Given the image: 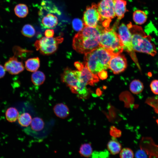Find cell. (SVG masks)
<instances>
[{
    "mask_svg": "<svg viewBox=\"0 0 158 158\" xmlns=\"http://www.w3.org/2000/svg\"><path fill=\"white\" fill-rule=\"evenodd\" d=\"M103 30L98 25L95 27L85 26L73 37V48L78 53L85 54L99 47Z\"/></svg>",
    "mask_w": 158,
    "mask_h": 158,
    "instance_id": "obj_1",
    "label": "cell"
},
{
    "mask_svg": "<svg viewBox=\"0 0 158 158\" xmlns=\"http://www.w3.org/2000/svg\"><path fill=\"white\" fill-rule=\"evenodd\" d=\"M84 54V62L89 70L96 75L109 68L110 60L115 55L100 46Z\"/></svg>",
    "mask_w": 158,
    "mask_h": 158,
    "instance_id": "obj_2",
    "label": "cell"
},
{
    "mask_svg": "<svg viewBox=\"0 0 158 158\" xmlns=\"http://www.w3.org/2000/svg\"><path fill=\"white\" fill-rule=\"evenodd\" d=\"M127 26L132 34V44L134 51L155 56L157 50L152 42L151 37L146 35L140 27L133 25L131 23Z\"/></svg>",
    "mask_w": 158,
    "mask_h": 158,
    "instance_id": "obj_3",
    "label": "cell"
},
{
    "mask_svg": "<svg viewBox=\"0 0 158 158\" xmlns=\"http://www.w3.org/2000/svg\"><path fill=\"white\" fill-rule=\"evenodd\" d=\"M80 71L73 70L67 68L61 74V80L73 93L77 94L78 97L86 99L89 95V92L86 85L80 79Z\"/></svg>",
    "mask_w": 158,
    "mask_h": 158,
    "instance_id": "obj_4",
    "label": "cell"
},
{
    "mask_svg": "<svg viewBox=\"0 0 158 158\" xmlns=\"http://www.w3.org/2000/svg\"><path fill=\"white\" fill-rule=\"evenodd\" d=\"M116 28H106L103 30L101 35L99 46L114 55L121 54L123 50V45L118 35L115 31Z\"/></svg>",
    "mask_w": 158,
    "mask_h": 158,
    "instance_id": "obj_5",
    "label": "cell"
},
{
    "mask_svg": "<svg viewBox=\"0 0 158 158\" xmlns=\"http://www.w3.org/2000/svg\"><path fill=\"white\" fill-rule=\"evenodd\" d=\"M60 36L48 38L43 37L36 41L34 44L37 50L42 54L49 55L52 54L57 50L59 44L63 41Z\"/></svg>",
    "mask_w": 158,
    "mask_h": 158,
    "instance_id": "obj_6",
    "label": "cell"
},
{
    "mask_svg": "<svg viewBox=\"0 0 158 158\" xmlns=\"http://www.w3.org/2000/svg\"><path fill=\"white\" fill-rule=\"evenodd\" d=\"M118 33L123 45V50L126 51L130 55L131 57L136 63L140 69L136 55L132 44V34L128 26L123 23L118 27Z\"/></svg>",
    "mask_w": 158,
    "mask_h": 158,
    "instance_id": "obj_7",
    "label": "cell"
},
{
    "mask_svg": "<svg viewBox=\"0 0 158 158\" xmlns=\"http://www.w3.org/2000/svg\"><path fill=\"white\" fill-rule=\"evenodd\" d=\"M114 2V0H102L97 5L100 20L106 28L108 27L111 19L116 16Z\"/></svg>",
    "mask_w": 158,
    "mask_h": 158,
    "instance_id": "obj_8",
    "label": "cell"
},
{
    "mask_svg": "<svg viewBox=\"0 0 158 158\" xmlns=\"http://www.w3.org/2000/svg\"><path fill=\"white\" fill-rule=\"evenodd\" d=\"M83 20L85 26L97 27L100 20L97 5L93 4L91 6L87 7L83 14Z\"/></svg>",
    "mask_w": 158,
    "mask_h": 158,
    "instance_id": "obj_9",
    "label": "cell"
},
{
    "mask_svg": "<svg viewBox=\"0 0 158 158\" xmlns=\"http://www.w3.org/2000/svg\"><path fill=\"white\" fill-rule=\"evenodd\" d=\"M127 66L126 59L125 56L121 54L112 56L109 63V67L115 74L124 71Z\"/></svg>",
    "mask_w": 158,
    "mask_h": 158,
    "instance_id": "obj_10",
    "label": "cell"
},
{
    "mask_svg": "<svg viewBox=\"0 0 158 158\" xmlns=\"http://www.w3.org/2000/svg\"><path fill=\"white\" fill-rule=\"evenodd\" d=\"M4 67L10 73L13 75L19 74L23 71L24 68L22 62L14 56L11 57L5 63Z\"/></svg>",
    "mask_w": 158,
    "mask_h": 158,
    "instance_id": "obj_11",
    "label": "cell"
},
{
    "mask_svg": "<svg viewBox=\"0 0 158 158\" xmlns=\"http://www.w3.org/2000/svg\"><path fill=\"white\" fill-rule=\"evenodd\" d=\"M83 63L84 66L80 71V79L86 85H93L99 81L98 77L97 75L92 73L89 70L84 62Z\"/></svg>",
    "mask_w": 158,
    "mask_h": 158,
    "instance_id": "obj_12",
    "label": "cell"
},
{
    "mask_svg": "<svg viewBox=\"0 0 158 158\" xmlns=\"http://www.w3.org/2000/svg\"><path fill=\"white\" fill-rule=\"evenodd\" d=\"M126 2L124 0H114V8L115 15L120 20L123 18L127 11Z\"/></svg>",
    "mask_w": 158,
    "mask_h": 158,
    "instance_id": "obj_13",
    "label": "cell"
},
{
    "mask_svg": "<svg viewBox=\"0 0 158 158\" xmlns=\"http://www.w3.org/2000/svg\"><path fill=\"white\" fill-rule=\"evenodd\" d=\"M54 113L58 117L64 119L69 115L70 111L68 107L63 103L56 104L53 108Z\"/></svg>",
    "mask_w": 158,
    "mask_h": 158,
    "instance_id": "obj_14",
    "label": "cell"
},
{
    "mask_svg": "<svg viewBox=\"0 0 158 158\" xmlns=\"http://www.w3.org/2000/svg\"><path fill=\"white\" fill-rule=\"evenodd\" d=\"M41 25L44 28H50L55 27L58 23L57 17L51 13H49L42 18Z\"/></svg>",
    "mask_w": 158,
    "mask_h": 158,
    "instance_id": "obj_15",
    "label": "cell"
},
{
    "mask_svg": "<svg viewBox=\"0 0 158 158\" xmlns=\"http://www.w3.org/2000/svg\"><path fill=\"white\" fill-rule=\"evenodd\" d=\"M25 67L30 71H36L40 66V61L38 57L28 59L25 62Z\"/></svg>",
    "mask_w": 158,
    "mask_h": 158,
    "instance_id": "obj_16",
    "label": "cell"
},
{
    "mask_svg": "<svg viewBox=\"0 0 158 158\" xmlns=\"http://www.w3.org/2000/svg\"><path fill=\"white\" fill-rule=\"evenodd\" d=\"M147 14L145 11L136 10L133 13V18L134 22L138 25H142L146 21Z\"/></svg>",
    "mask_w": 158,
    "mask_h": 158,
    "instance_id": "obj_17",
    "label": "cell"
},
{
    "mask_svg": "<svg viewBox=\"0 0 158 158\" xmlns=\"http://www.w3.org/2000/svg\"><path fill=\"white\" fill-rule=\"evenodd\" d=\"M107 148L110 153L113 155L118 153L121 149V144L116 139L113 137L112 140H110L107 145Z\"/></svg>",
    "mask_w": 158,
    "mask_h": 158,
    "instance_id": "obj_18",
    "label": "cell"
},
{
    "mask_svg": "<svg viewBox=\"0 0 158 158\" xmlns=\"http://www.w3.org/2000/svg\"><path fill=\"white\" fill-rule=\"evenodd\" d=\"M16 15L19 18L26 17L28 13V9L27 6L24 4H20L16 6L14 8Z\"/></svg>",
    "mask_w": 158,
    "mask_h": 158,
    "instance_id": "obj_19",
    "label": "cell"
},
{
    "mask_svg": "<svg viewBox=\"0 0 158 158\" xmlns=\"http://www.w3.org/2000/svg\"><path fill=\"white\" fill-rule=\"evenodd\" d=\"M45 79L44 74L41 71H35L31 75L32 81L36 85L38 86L42 84L44 82Z\"/></svg>",
    "mask_w": 158,
    "mask_h": 158,
    "instance_id": "obj_20",
    "label": "cell"
},
{
    "mask_svg": "<svg viewBox=\"0 0 158 158\" xmlns=\"http://www.w3.org/2000/svg\"><path fill=\"white\" fill-rule=\"evenodd\" d=\"M6 120L10 122L16 121L19 116V114L17 110L15 107H10L6 110Z\"/></svg>",
    "mask_w": 158,
    "mask_h": 158,
    "instance_id": "obj_21",
    "label": "cell"
},
{
    "mask_svg": "<svg viewBox=\"0 0 158 158\" xmlns=\"http://www.w3.org/2000/svg\"><path fill=\"white\" fill-rule=\"evenodd\" d=\"M30 126L33 130L36 131H39L44 128V123L42 118L36 117L32 119Z\"/></svg>",
    "mask_w": 158,
    "mask_h": 158,
    "instance_id": "obj_22",
    "label": "cell"
},
{
    "mask_svg": "<svg viewBox=\"0 0 158 158\" xmlns=\"http://www.w3.org/2000/svg\"><path fill=\"white\" fill-rule=\"evenodd\" d=\"M144 88L142 83L138 80L135 79L132 81L130 85V89L131 92L135 94L141 93Z\"/></svg>",
    "mask_w": 158,
    "mask_h": 158,
    "instance_id": "obj_23",
    "label": "cell"
},
{
    "mask_svg": "<svg viewBox=\"0 0 158 158\" xmlns=\"http://www.w3.org/2000/svg\"><path fill=\"white\" fill-rule=\"evenodd\" d=\"M79 152L81 156L86 157H89L92 153L91 144L89 143L82 144L80 148Z\"/></svg>",
    "mask_w": 158,
    "mask_h": 158,
    "instance_id": "obj_24",
    "label": "cell"
},
{
    "mask_svg": "<svg viewBox=\"0 0 158 158\" xmlns=\"http://www.w3.org/2000/svg\"><path fill=\"white\" fill-rule=\"evenodd\" d=\"M18 119V123L20 125L26 127L30 124L32 118L29 113L25 112L23 113L19 116Z\"/></svg>",
    "mask_w": 158,
    "mask_h": 158,
    "instance_id": "obj_25",
    "label": "cell"
},
{
    "mask_svg": "<svg viewBox=\"0 0 158 158\" xmlns=\"http://www.w3.org/2000/svg\"><path fill=\"white\" fill-rule=\"evenodd\" d=\"M21 32L24 36L30 38L35 35V31L32 25L27 24L23 26L21 30Z\"/></svg>",
    "mask_w": 158,
    "mask_h": 158,
    "instance_id": "obj_26",
    "label": "cell"
},
{
    "mask_svg": "<svg viewBox=\"0 0 158 158\" xmlns=\"http://www.w3.org/2000/svg\"><path fill=\"white\" fill-rule=\"evenodd\" d=\"M73 29L76 31H80L82 30L85 25L82 20L78 18H75L72 21Z\"/></svg>",
    "mask_w": 158,
    "mask_h": 158,
    "instance_id": "obj_27",
    "label": "cell"
},
{
    "mask_svg": "<svg viewBox=\"0 0 158 158\" xmlns=\"http://www.w3.org/2000/svg\"><path fill=\"white\" fill-rule=\"evenodd\" d=\"M120 157L121 158H133L134 153L133 151L128 148H125L120 152Z\"/></svg>",
    "mask_w": 158,
    "mask_h": 158,
    "instance_id": "obj_28",
    "label": "cell"
},
{
    "mask_svg": "<svg viewBox=\"0 0 158 158\" xmlns=\"http://www.w3.org/2000/svg\"><path fill=\"white\" fill-rule=\"evenodd\" d=\"M109 133L111 136L115 138L120 137L121 136L122 133L121 130L114 126L111 127Z\"/></svg>",
    "mask_w": 158,
    "mask_h": 158,
    "instance_id": "obj_29",
    "label": "cell"
},
{
    "mask_svg": "<svg viewBox=\"0 0 158 158\" xmlns=\"http://www.w3.org/2000/svg\"><path fill=\"white\" fill-rule=\"evenodd\" d=\"M152 92L155 95H158V80H154L152 81L150 85Z\"/></svg>",
    "mask_w": 158,
    "mask_h": 158,
    "instance_id": "obj_30",
    "label": "cell"
},
{
    "mask_svg": "<svg viewBox=\"0 0 158 158\" xmlns=\"http://www.w3.org/2000/svg\"><path fill=\"white\" fill-rule=\"evenodd\" d=\"M93 157H106L109 156L108 152L106 151H102L100 152H95L92 153Z\"/></svg>",
    "mask_w": 158,
    "mask_h": 158,
    "instance_id": "obj_31",
    "label": "cell"
},
{
    "mask_svg": "<svg viewBox=\"0 0 158 158\" xmlns=\"http://www.w3.org/2000/svg\"><path fill=\"white\" fill-rule=\"evenodd\" d=\"M135 157L136 158L147 157V155L145 152L142 150H139L135 153Z\"/></svg>",
    "mask_w": 158,
    "mask_h": 158,
    "instance_id": "obj_32",
    "label": "cell"
},
{
    "mask_svg": "<svg viewBox=\"0 0 158 158\" xmlns=\"http://www.w3.org/2000/svg\"><path fill=\"white\" fill-rule=\"evenodd\" d=\"M54 34V30L53 29H47L44 32V35L47 37H52Z\"/></svg>",
    "mask_w": 158,
    "mask_h": 158,
    "instance_id": "obj_33",
    "label": "cell"
},
{
    "mask_svg": "<svg viewBox=\"0 0 158 158\" xmlns=\"http://www.w3.org/2000/svg\"><path fill=\"white\" fill-rule=\"evenodd\" d=\"M98 74L99 77L102 80L105 79L107 77V73L105 70H102L99 72Z\"/></svg>",
    "mask_w": 158,
    "mask_h": 158,
    "instance_id": "obj_34",
    "label": "cell"
},
{
    "mask_svg": "<svg viewBox=\"0 0 158 158\" xmlns=\"http://www.w3.org/2000/svg\"><path fill=\"white\" fill-rule=\"evenodd\" d=\"M74 65L75 67L79 71H80L84 66L83 63H82L78 61L75 62Z\"/></svg>",
    "mask_w": 158,
    "mask_h": 158,
    "instance_id": "obj_35",
    "label": "cell"
},
{
    "mask_svg": "<svg viewBox=\"0 0 158 158\" xmlns=\"http://www.w3.org/2000/svg\"><path fill=\"white\" fill-rule=\"evenodd\" d=\"M6 71L4 67L0 64V78L4 76L6 73Z\"/></svg>",
    "mask_w": 158,
    "mask_h": 158,
    "instance_id": "obj_36",
    "label": "cell"
},
{
    "mask_svg": "<svg viewBox=\"0 0 158 158\" xmlns=\"http://www.w3.org/2000/svg\"><path fill=\"white\" fill-rule=\"evenodd\" d=\"M125 0V1L126 0Z\"/></svg>",
    "mask_w": 158,
    "mask_h": 158,
    "instance_id": "obj_37",
    "label": "cell"
}]
</instances>
